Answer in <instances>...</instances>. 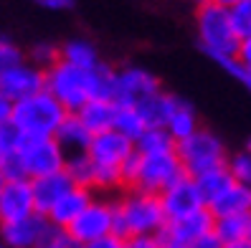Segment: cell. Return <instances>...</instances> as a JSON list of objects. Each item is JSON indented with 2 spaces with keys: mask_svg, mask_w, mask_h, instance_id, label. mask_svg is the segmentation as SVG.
Instances as JSON below:
<instances>
[{
  "mask_svg": "<svg viewBox=\"0 0 251 248\" xmlns=\"http://www.w3.org/2000/svg\"><path fill=\"white\" fill-rule=\"evenodd\" d=\"M168 218L162 210L160 195L145 193L137 187H125V193L114 200V230L117 238L132 236H160Z\"/></svg>",
  "mask_w": 251,
  "mask_h": 248,
  "instance_id": "obj_1",
  "label": "cell"
},
{
  "mask_svg": "<svg viewBox=\"0 0 251 248\" xmlns=\"http://www.w3.org/2000/svg\"><path fill=\"white\" fill-rule=\"evenodd\" d=\"M196 33L201 51L213 58L216 64L226 61V58H236L241 46V38L233 28L231 13L228 8L218 5V3H203L196 10Z\"/></svg>",
  "mask_w": 251,
  "mask_h": 248,
  "instance_id": "obj_2",
  "label": "cell"
},
{
  "mask_svg": "<svg viewBox=\"0 0 251 248\" xmlns=\"http://www.w3.org/2000/svg\"><path fill=\"white\" fill-rule=\"evenodd\" d=\"M183 165L175 152L165 155H142L135 150L127 159V165L122 167V180L125 187H137L145 193H155L160 195L165 187H170L175 180L183 178Z\"/></svg>",
  "mask_w": 251,
  "mask_h": 248,
  "instance_id": "obj_3",
  "label": "cell"
},
{
  "mask_svg": "<svg viewBox=\"0 0 251 248\" xmlns=\"http://www.w3.org/2000/svg\"><path fill=\"white\" fill-rule=\"evenodd\" d=\"M66 116L69 112L43 89L23 101H16L10 122L23 137H56Z\"/></svg>",
  "mask_w": 251,
  "mask_h": 248,
  "instance_id": "obj_4",
  "label": "cell"
},
{
  "mask_svg": "<svg viewBox=\"0 0 251 248\" xmlns=\"http://www.w3.org/2000/svg\"><path fill=\"white\" fill-rule=\"evenodd\" d=\"M175 155H178L183 172L188 178H198V175L208 172L213 167L226 165V159H228V150H226L224 139L203 127L175 144Z\"/></svg>",
  "mask_w": 251,
  "mask_h": 248,
  "instance_id": "obj_5",
  "label": "cell"
},
{
  "mask_svg": "<svg viewBox=\"0 0 251 248\" xmlns=\"http://www.w3.org/2000/svg\"><path fill=\"white\" fill-rule=\"evenodd\" d=\"M46 91L69 114L79 112L92 99V68H76L66 61H58L46 71Z\"/></svg>",
  "mask_w": 251,
  "mask_h": 248,
  "instance_id": "obj_6",
  "label": "cell"
},
{
  "mask_svg": "<svg viewBox=\"0 0 251 248\" xmlns=\"http://www.w3.org/2000/svg\"><path fill=\"white\" fill-rule=\"evenodd\" d=\"M16 157H18L23 178L28 180L58 172L66 165V152L56 142V137H23Z\"/></svg>",
  "mask_w": 251,
  "mask_h": 248,
  "instance_id": "obj_7",
  "label": "cell"
},
{
  "mask_svg": "<svg viewBox=\"0 0 251 248\" xmlns=\"http://www.w3.org/2000/svg\"><path fill=\"white\" fill-rule=\"evenodd\" d=\"M157 91H162V84L150 68L142 66L114 68V104L137 107Z\"/></svg>",
  "mask_w": 251,
  "mask_h": 248,
  "instance_id": "obj_8",
  "label": "cell"
},
{
  "mask_svg": "<svg viewBox=\"0 0 251 248\" xmlns=\"http://www.w3.org/2000/svg\"><path fill=\"white\" fill-rule=\"evenodd\" d=\"M66 230L81 246L92 243V241H99L104 236H112V230H114V200L94 198L89 203V208H86Z\"/></svg>",
  "mask_w": 251,
  "mask_h": 248,
  "instance_id": "obj_9",
  "label": "cell"
},
{
  "mask_svg": "<svg viewBox=\"0 0 251 248\" xmlns=\"http://www.w3.org/2000/svg\"><path fill=\"white\" fill-rule=\"evenodd\" d=\"M86 155L99 167L122 170L127 165V159L135 155V142L120 135L117 129H107V132L92 137L89 147H86Z\"/></svg>",
  "mask_w": 251,
  "mask_h": 248,
  "instance_id": "obj_10",
  "label": "cell"
},
{
  "mask_svg": "<svg viewBox=\"0 0 251 248\" xmlns=\"http://www.w3.org/2000/svg\"><path fill=\"white\" fill-rule=\"evenodd\" d=\"M43 89H46V71L33 66L31 61H23L18 66H13L10 71H5V74L0 76V94L5 99H10L13 104L33 96Z\"/></svg>",
  "mask_w": 251,
  "mask_h": 248,
  "instance_id": "obj_11",
  "label": "cell"
},
{
  "mask_svg": "<svg viewBox=\"0 0 251 248\" xmlns=\"http://www.w3.org/2000/svg\"><path fill=\"white\" fill-rule=\"evenodd\" d=\"M160 203H162V210H165L168 221H175V218H183L198 208H205L196 180L188 178V175H183L180 180H175L170 187H165L160 193Z\"/></svg>",
  "mask_w": 251,
  "mask_h": 248,
  "instance_id": "obj_12",
  "label": "cell"
},
{
  "mask_svg": "<svg viewBox=\"0 0 251 248\" xmlns=\"http://www.w3.org/2000/svg\"><path fill=\"white\" fill-rule=\"evenodd\" d=\"M36 213L31 180L18 178V180H5L3 182V195H0V223H13Z\"/></svg>",
  "mask_w": 251,
  "mask_h": 248,
  "instance_id": "obj_13",
  "label": "cell"
},
{
  "mask_svg": "<svg viewBox=\"0 0 251 248\" xmlns=\"http://www.w3.org/2000/svg\"><path fill=\"white\" fill-rule=\"evenodd\" d=\"M51 223L46 215L33 213L23 218V221H13V223H0V241L8 248H38L43 236L49 233Z\"/></svg>",
  "mask_w": 251,
  "mask_h": 248,
  "instance_id": "obj_14",
  "label": "cell"
},
{
  "mask_svg": "<svg viewBox=\"0 0 251 248\" xmlns=\"http://www.w3.org/2000/svg\"><path fill=\"white\" fill-rule=\"evenodd\" d=\"M211 230H213V213H211L208 208H198V210L188 213V215H183V218L168 221L160 236L190 246L193 241H198L201 236H205V233H211Z\"/></svg>",
  "mask_w": 251,
  "mask_h": 248,
  "instance_id": "obj_15",
  "label": "cell"
},
{
  "mask_svg": "<svg viewBox=\"0 0 251 248\" xmlns=\"http://www.w3.org/2000/svg\"><path fill=\"white\" fill-rule=\"evenodd\" d=\"M92 200H94V190H92V187L71 185L69 190H66V195L46 213L49 223H51L53 228H64V230H66L86 208H89Z\"/></svg>",
  "mask_w": 251,
  "mask_h": 248,
  "instance_id": "obj_16",
  "label": "cell"
},
{
  "mask_svg": "<svg viewBox=\"0 0 251 248\" xmlns=\"http://www.w3.org/2000/svg\"><path fill=\"white\" fill-rule=\"evenodd\" d=\"M71 178L66 175V170H58L51 175H43V178L31 180V190H33V203H36V213L46 215L58 200L66 195V190L71 187Z\"/></svg>",
  "mask_w": 251,
  "mask_h": 248,
  "instance_id": "obj_17",
  "label": "cell"
},
{
  "mask_svg": "<svg viewBox=\"0 0 251 248\" xmlns=\"http://www.w3.org/2000/svg\"><path fill=\"white\" fill-rule=\"evenodd\" d=\"M81 119V124L94 135H101L107 129H114V114H117V104L114 101H107V99H89L86 104L74 112Z\"/></svg>",
  "mask_w": 251,
  "mask_h": 248,
  "instance_id": "obj_18",
  "label": "cell"
},
{
  "mask_svg": "<svg viewBox=\"0 0 251 248\" xmlns=\"http://www.w3.org/2000/svg\"><path fill=\"white\" fill-rule=\"evenodd\" d=\"M208 210L213 213V218H218V215H249L251 213V187L241 185V182H233L224 195L211 203Z\"/></svg>",
  "mask_w": 251,
  "mask_h": 248,
  "instance_id": "obj_19",
  "label": "cell"
},
{
  "mask_svg": "<svg viewBox=\"0 0 251 248\" xmlns=\"http://www.w3.org/2000/svg\"><path fill=\"white\" fill-rule=\"evenodd\" d=\"M165 132L175 139V142H180L185 137H190L196 132V129H201V122H198V114L193 109V104H188L185 99H175V107L168 116V122H165Z\"/></svg>",
  "mask_w": 251,
  "mask_h": 248,
  "instance_id": "obj_20",
  "label": "cell"
},
{
  "mask_svg": "<svg viewBox=\"0 0 251 248\" xmlns=\"http://www.w3.org/2000/svg\"><path fill=\"white\" fill-rule=\"evenodd\" d=\"M56 142L61 144V150L69 155H79V152H86V147H89V142H92V132L81 124V119L76 114H69L64 124L58 127V132H56Z\"/></svg>",
  "mask_w": 251,
  "mask_h": 248,
  "instance_id": "obj_21",
  "label": "cell"
},
{
  "mask_svg": "<svg viewBox=\"0 0 251 248\" xmlns=\"http://www.w3.org/2000/svg\"><path fill=\"white\" fill-rule=\"evenodd\" d=\"M61 61L76 66V68H97L101 64V56L97 51V46L86 38H71L61 46Z\"/></svg>",
  "mask_w": 251,
  "mask_h": 248,
  "instance_id": "obj_22",
  "label": "cell"
},
{
  "mask_svg": "<svg viewBox=\"0 0 251 248\" xmlns=\"http://www.w3.org/2000/svg\"><path fill=\"white\" fill-rule=\"evenodd\" d=\"M193 180H196V185H198V193H201V198H203V203H205V208H208L216 198H221V195H224L228 187L233 185V178H231V172H228L226 165L213 167V170L198 175V178H193Z\"/></svg>",
  "mask_w": 251,
  "mask_h": 248,
  "instance_id": "obj_23",
  "label": "cell"
},
{
  "mask_svg": "<svg viewBox=\"0 0 251 248\" xmlns=\"http://www.w3.org/2000/svg\"><path fill=\"white\" fill-rule=\"evenodd\" d=\"M175 94H170V91H157V94H152L150 99H145L142 104H137V109L142 112V116H145V122H147V127H165V122H168V116H170V112H173V107H175Z\"/></svg>",
  "mask_w": 251,
  "mask_h": 248,
  "instance_id": "obj_24",
  "label": "cell"
},
{
  "mask_svg": "<svg viewBox=\"0 0 251 248\" xmlns=\"http://www.w3.org/2000/svg\"><path fill=\"white\" fill-rule=\"evenodd\" d=\"M114 129L120 135H125L127 139L137 142L145 129H147V122L137 107H129V104H117V114H114Z\"/></svg>",
  "mask_w": 251,
  "mask_h": 248,
  "instance_id": "obj_25",
  "label": "cell"
},
{
  "mask_svg": "<svg viewBox=\"0 0 251 248\" xmlns=\"http://www.w3.org/2000/svg\"><path fill=\"white\" fill-rule=\"evenodd\" d=\"M213 233L221 243L249 238V215H218L213 218Z\"/></svg>",
  "mask_w": 251,
  "mask_h": 248,
  "instance_id": "obj_26",
  "label": "cell"
},
{
  "mask_svg": "<svg viewBox=\"0 0 251 248\" xmlns=\"http://www.w3.org/2000/svg\"><path fill=\"white\" fill-rule=\"evenodd\" d=\"M218 66L224 68L226 74H231L236 81H241L246 89L251 91V38L241 41L236 58H226V61H221Z\"/></svg>",
  "mask_w": 251,
  "mask_h": 248,
  "instance_id": "obj_27",
  "label": "cell"
},
{
  "mask_svg": "<svg viewBox=\"0 0 251 248\" xmlns=\"http://www.w3.org/2000/svg\"><path fill=\"white\" fill-rule=\"evenodd\" d=\"M175 142L162 127H147L145 135L135 142V150L142 155H165V152H175Z\"/></svg>",
  "mask_w": 251,
  "mask_h": 248,
  "instance_id": "obj_28",
  "label": "cell"
},
{
  "mask_svg": "<svg viewBox=\"0 0 251 248\" xmlns=\"http://www.w3.org/2000/svg\"><path fill=\"white\" fill-rule=\"evenodd\" d=\"M64 170H66V175L71 178V182H74V185L92 187V180H94V162L89 159V155H86V152L69 155V157H66Z\"/></svg>",
  "mask_w": 251,
  "mask_h": 248,
  "instance_id": "obj_29",
  "label": "cell"
},
{
  "mask_svg": "<svg viewBox=\"0 0 251 248\" xmlns=\"http://www.w3.org/2000/svg\"><path fill=\"white\" fill-rule=\"evenodd\" d=\"M25 61H31L33 66L49 71L53 64L61 61V46H53V43H36V46L25 53Z\"/></svg>",
  "mask_w": 251,
  "mask_h": 248,
  "instance_id": "obj_30",
  "label": "cell"
},
{
  "mask_svg": "<svg viewBox=\"0 0 251 248\" xmlns=\"http://www.w3.org/2000/svg\"><path fill=\"white\" fill-rule=\"evenodd\" d=\"M226 167H228V172H231L233 182H241V185H249V187H251V152H249V150H241V152H236V155H228Z\"/></svg>",
  "mask_w": 251,
  "mask_h": 248,
  "instance_id": "obj_31",
  "label": "cell"
},
{
  "mask_svg": "<svg viewBox=\"0 0 251 248\" xmlns=\"http://www.w3.org/2000/svg\"><path fill=\"white\" fill-rule=\"evenodd\" d=\"M23 61H25L23 48H21L13 38H8V36L0 33V76H3L5 71H10L13 66L23 64Z\"/></svg>",
  "mask_w": 251,
  "mask_h": 248,
  "instance_id": "obj_32",
  "label": "cell"
},
{
  "mask_svg": "<svg viewBox=\"0 0 251 248\" xmlns=\"http://www.w3.org/2000/svg\"><path fill=\"white\" fill-rule=\"evenodd\" d=\"M231 13V21H233V28L239 38H251V0H241V3H236L233 8H228Z\"/></svg>",
  "mask_w": 251,
  "mask_h": 248,
  "instance_id": "obj_33",
  "label": "cell"
},
{
  "mask_svg": "<svg viewBox=\"0 0 251 248\" xmlns=\"http://www.w3.org/2000/svg\"><path fill=\"white\" fill-rule=\"evenodd\" d=\"M38 248H81V243L71 236L64 228H49V233L43 236V241L38 243Z\"/></svg>",
  "mask_w": 251,
  "mask_h": 248,
  "instance_id": "obj_34",
  "label": "cell"
},
{
  "mask_svg": "<svg viewBox=\"0 0 251 248\" xmlns=\"http://www.w3.org/2000/svg\"><path fill=\"white\" fill-rule=\"evenodd\" d=\"M125 248H162L160 236H132L125 241Z\"/></svg>",
  "mask_w": 251,
  "mask_h": 248,
  "instance_id": "obj_35",
  "label": "cell"
},
{
  "mask_svg": "<svg viewBox=\"0 0 251 248\" xmlns=\"http://www.w3.org/2000/svg\"><path fill=\"white\" fill-rule=\"evenodd\" d=\"M81 248H125V241L117 238V236H104V238H99V241L84 243Z\"/></svg>",
  "mask_w": 251,
  "mask_h": 248,
  "instance_id": "obj_36",
  "label": "cell"
},
{
  "mask_svg": "<svg viewBox=\"0 0 251 248\" xmlns=\"http://www.w3.org/2000/svg\"><path fill=\"white\" fill-rule=\"evenodd\" d=\"M221 246H224V243H221V241H218V236L211 230V233H205V236H201L198 241H193L188 248H221Z\"/></svg>",
  "mask_w": 251,
  "mask_h": 248,
  "instance_id": "obj_37",
  "label": "cell"
},
{
  "mask_svg": "<svg viewBox=\"0 0 251 248\" xmlns=\"http://www.w3.org/2000/svg\"><path fill=\"white\" fill-rule=\"evenodd\" d=\"M31 3L46 8V10H69L74 5V0H31Z\"/></svg>",
  "mask_w": 251,
  "mask_h": 248,
  "instance_id": "obj_38",
  "label": "cell"
},
{
  "mask_svg": "<svg viewBox=\"0 0 251 248\" xmlns=\"http://www.w3.org/2000/svg\"><path fill=\"white\" fill-rule=\"evenodd\" d=\"M10 116H13V101L0 94V124L10 122Z\"/></svg>",
  "mask_w": 251,
  "mask_h": 248,
  "instance_id": "obj_39",
  "label": "cell"
},
{
  "mask_svg": "<svg viewBox=\"0 0 251 248\" xmlns=\"http://www.w3.org/2000/svg\"><path fill=\"white\" fill-rule=\"evenodd\" d=\"M160 241H162V248H188L185 243H180V241H173V238H165V236H160Z\"/></svg>",
  "mask_w": 251,
  "mask_h": 248,
  "instance_id": "obj_40",
  "label": "cell"
},
{
  "mask_svg": "<svg viewBox=\"0 0 251 248\" xmlns=\"http://www.w3.org/2000/svg\"><path fill=\"white\" fill-rule=\"evenodd\" d=\"M221 248H251V238H244V241H233V243H224Z\"/></svg>",
  "mask_w": 251,
  "mask_h": 248,
  "instance_id": "obj_41",
  "label": "cell"
},
{
  "mask_svg": "<svg viewBox=\"0 0 251 248\" xmlns=\"http://www.w3.org/2000/svg\"><path fill=\"white\" fill-rule=\"evenodd\" d=\"M213 3H218V5H224V8H233L236 3H241V0H213Z\"/></svg>",
  "mask_w": 251,
  "mask_h": 248,
  "instance_id": "obj_42",
  "label": "cell"
},
{
  "mask_svg": "<svg viewBox=\"0 0 251 248\" xmlns=\"http://www.w3.org/2000/svg\"><path fill=\"white\" fill-rule=\"evenodd\" d=\"M196 5H203V3H211V0H193Z\"/></svg>",
  "mask_w": 251,
  "mask_h": 248,
  "instance_id": "obj_43",
  "label": "cell"
},
{
  "mask_svg": "<svg viewBox=\"0 0 251 248\" xmlns=\"http://www.w3.org/2000/svg\"><path fill=\"white\" fill-rule=\"evenodd\" d=\"M249 238H251V213H249Z\"/></svg>",
  "mask_w": 251,
  "mask_h": 248,
  "instance_id": "obj_44",
  "label": "cell"
},
{
  "mask_svg": "<svg viewBox=\"0 0 251 248\" xmlns=\"http://www.w3.org/2000/svg\"><path fill=\"white\" fill-rule=\"evenodd\" d=\"M3 182H5V180H3V178H0V195H3Z\"/></svg>",
  "mask_w": 251,
  "mask_h": 248,
  "instance_id": "obj_45",
  "label": "cell"
},
{
  "mask_svg": "<svg viewBox=\"0 0 251 248\" xmlns=\"http://www.w3.org/2000/svg\"><path fill=\"white\" fill-rule=\"evenodd\" d=\"M246 150H249V152H251V139H249V144H246Z\"/></svg>",
  "mask_w": 251,
  "mask_h": 248,
  "instance_id": "obj_46",
  "label": "cell"
},
{
  "mask_svg": "<svg viewBox=\"0 0 251 248\" xmlns=\"http://www.w3.org/2000/svg\"><path fill=\"white\" fill-rule=\"evenodd\" d=\"M0 248H8V246H5V243H3V241H0Z\"/></svg>",
  "mask_w": 251,
  "mask_h": 248,
  "instance_id": "obj_47",
  "label": "cell"
}]
</instances>
